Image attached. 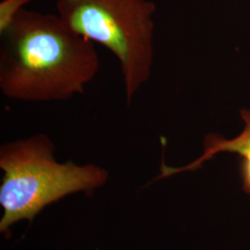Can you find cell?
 I'll use <instances>...</instances> for the list:
<instances>
[{
	"mask_svg": "<svg viewBox=\"0 0 250 250\" xmlns=\"http://www.w3.org/2000/svg\"><path fill=\"white\" fill-rule=\"evenodd\" d=\"M56 8L67 26L116 57L130 106L151 75L155 4L148 0H57Z\"/></svg>",
	"mask_w": 250,
	"mask_h": 250,
	"instance_id": "obj_3",
	"label": "cell"
},
{
	"mask_svg": "<svg viewBox=\"0 0 250 250\" xmlns=\"http://www.w3.org/2000/svg\"><path fill=\"white\" fill-rule=\"evenodd\" d=\"M94 42L60 16L21 8L1 25L0 89L26 102L67 101L99 71Z\"/></svg>",
	"mask_w": 250,
	"mask_h": 250,
	"instance_id": "obj_1",
	"label": "cell"
},
{
	"mask_svg": "<svg viewBox=\"0 0 250 250\" xmlns=\"http://www.w3.org/2000/svg\"><path fill=\"white\" fill-rule=\"evenodd\" d=\"M55 145L44 134L5 144L0 147V231L13 224L32 222L46 206L77 192H92L108 178L99 166L60 163L54 158Z\"/></svg>",
	"mask_w": 250,
	"mask_h": 250,
	"instance_id": "obj_2",
	"label": "cell"
},
{
	"mask_svg": "<svg viewBox=\"0 0 250 250\" xmlns=\"http://www.w3.org/2000/svg\"><path fill=\"white\" fill-rule=\"evenodd\" d=\"M241 117L245 122V128L241 134L232 139H225L218 134H209L205 138L203 155L185 168L162 169V175L168 176L184 170H196L205 161L215 155L223 152L237 154L240 158V173L243 182V190L250 195V110L242 109Z\"/></svg>",
	"mask_w": 250,
	"mask_h": 250,
	"instance_id": "obj_4",
	"label": "cell"
}]
</instances>
